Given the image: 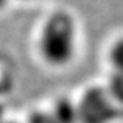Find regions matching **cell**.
I'll list each match as a JSON object with an SVG mask.
<instances>
[{
    "mask_svg": "<svg viewBox=\"0 0 123 123\" xmlns=\"http://www.w3.org/2000/svg\"><path fill=\"white\" fill-rule=\"evenodd\" d=\"M3 115H4V110H3V107L0 105V122H3Z\"/></svg>",
    "mask_w": 123,
    "mask_h": 123,
    "instance_id": "7",
    "label": "cell"
},
{
    "mask_svg": "<svg viewBox=\"0 0 123 123\" xmlns=\"http://www.w3.org/2000/svg\"><path fill=\"white\" fill-rule=\"evenodd\" d=\"M27 123H56L55 119L52 118L51 114H45V112H36L30 116Z\"/></svg>",
    "mask_w": 123,
    "mask_h": 123,
    "instance_id": "6",
    "label": "cell"
},
{
    "mask_svg": "<svg viewBox=\"0 0 123 123\" xmlns=\"http://www.w3.org/2000/svg\"><path fill=\"white\" fill-rule=\"evenodd\" d=\"M110 62L115 71L123 73V37L118 38L110 49Z\"/></svg>",
    "mask_w": 123,
    "mask_h": 123,
    "instance_id": "5",
    "label": "cell"
},
{
    "mask_svg": "<svg viewBox=\"0 0 123 123\" xmlns=\"http://www.w3.org/2000/svg\"><path fill=\"white\" fill-rule=\"evenodd\" d=\"M0 123H15V122H7V120H3V122H0Z\"/></svg>",
    "mask_w": 123,
    "mask_h": 123,
    "instance_id": "9",
    "label": "cell"
},
{
    "mask_svg": "<svg viewBox=\"0 0 123 123\" xmlns=\"http://www.w3.org/2000/svg\"><path fill=\"white\" fill-rule=\"evenodd\" d=\"M7 1H8V0H0V8H3V7L7 4Z\"/></svg>",
    "mask_w": 123,
    "mask_h": 123,
    "instance_id": "8",
    "label": "cell"
},
{
    "mask_svg": "<svg viewBox=\"0 0 123 123\" xmlns=\"http://www.w3.org/2000/svg\"><path fill=\"white\" fill-rule=\"evenodd\" d=\"M52 118L55 119L56 123H78V108L77 104H74L68 98H60L56 101L53 107Z\"/></svg>",
    "mask_w": 123,
    "mask_h": 123,
    "instance_id": "3",
    "label": "cell"
},
{
    "mask_svg": "<svg viewBox=\"0 0 123 123\" xmlns=\"http://www.w3.org/2000/svg\"><path fill=\"white\" fill-rule=\"evenodd\" d=\"M107 92L114 101L123 104V73L115 71L112 74V77L110 78V82H108Z\"/></svg>",
    "mask_w": 123,
    "mask_h": 123,
    "instance_id": "4",
    "label": "cell"
},
{
    "mask_svg": "<svg viewBox=\"0 0 123 123\" xmlns=\"http://www.w3.org/2000/svg\"><path fill=\"white\" fill-rule=\"evenodd\" d=\"M77 48V25L66 11L51 14L43 25L38 38L40 55L52 66H64L74 57Z\"/></svg>",
    "mask_w": 123,
    "mask_h": 123,
    "instance_id": "1",
    "label": "cell"
},
{
    "mask_svg": "<svg viewBox=\"0 0 123 123\" xmlns=\"http://www.w3.org/2000/svg\"><path fill=\"white\" fill-rule=\"evenodd\" d=\"M108 92L101 88H90L77 104L81 123H107L114 116L115 108Z\"/></svg>",
    "mask_w": 123,
    "mask_h": 123,
    "instance_id": "2",
    "label": "cell"
}]
</instances>
